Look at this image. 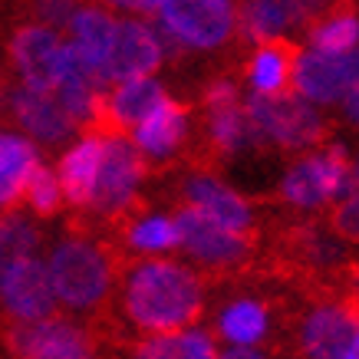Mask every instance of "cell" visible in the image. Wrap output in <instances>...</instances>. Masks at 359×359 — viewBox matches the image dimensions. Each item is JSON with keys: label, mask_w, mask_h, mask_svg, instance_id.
<instances>
[{"label": "cell", "mask_w": 359, "mask_h": 359, "mask_svg": "<svg viewBox=\"0 0 359 359\" xmlns=\"http://www.w3.org/2000/svg\"><path fill=\"white\" fill-rule=\"evenodd\" d=\"M211 280L198 267L155 254H122L116 313L132 337L182 333L208 310Z\"/></svg>", "instance_id": "cell-1"}, {"label": "cell", "mask_w": 359, "mask_h": 359, "mask_svg": "<svg viewBox=\"0 0 359 359\" xmlns=\"http://www.w3.org/2000/svg\"><path fill=\"white\" fill-rule=\"evenodd\" d=\"M122 254L126 250L116 248L106 234L66 228V238L50 250L46 261L60 304L73 316L93 323L102 337H132L116 313Z\"/></svg>", "instance_id": "cell-2"}, {"label": "cell", "mask_w": 359, "mask_h": 359, "mask_svg": "<svg viewBox=\"0 0 359 359\" xmlns=\"http://www.w3.org/2000/svg\"><path fill=\"white\" fill-rule=\"evenodd\" d=\"M182 250L195 261L211 287L244 280L261 264V231H234L191 205H175Z\"/></svg>", "instance_id": "cell-3"}, {"label": "cell", "mask_w": 359, "mask_h": 359, "mask_svg": "<svg viewBox=\"0 0 359 359\" xmlns=\"http://www.w3.org/2000/svg\"><path fill=\"white\" fill-rule=\"evenodd\" d=\"M359 339V323L339 300H313L290 290L280 349L290 359H346Z\"/></svg>", "instance_id": "cell-4"}, {"label": "cell", "mask_w": 359, "mask_h": 359, "mask_svg": "<svg viewBox=\"0 0 359 359\" xmlns=\"http://www.w3.org/2000/svg\"><path fill=\"white\" fill-rule=\"evenodd\" d=\"M248 112L254 119L261 149L273 145L283 152H310V149H323L337 132V122L310 106V99L300 93H287V96L250 93Z\"/></svg>", "instance_id": "cell-5"}, {"label": "cell", "mask_w": 359, "mask_h": 359, "mask_svg": "<svg viewBox=\"0 0 359 359\" xmlns=\"http://www.w3.org/2000/svg\"><path fill=\"white\" fill-rule=\"evenodd\" d=\"M102 168H99V182L93 191V201L83 211H73L66 228L69 231H93L96 234L109 218H116L132 198L139 195V185L149 178V162L135 139L126 135H112L102 139Z\"/></svg>", "instance_id": "cell-6"}, {"label": "cell", "mask_w": 359, "mask_h": 359, "mask_svg": "<svg viewBox=\"0 0 359 359\" xmlns=\"http://www.w3.org/2000/svg\"><path fill=\"white\" fill-rule=\"evenodd\" d=\"M353 182H356V168L349 162V152L339 142H330L323 149L304 155L283 175L271 205L290 208V211H323L339 195H346Z\"/></svg>", "instance_id": "cell-7"}, {"label": "cell", "mask_w": 359, "mask_h": 359, "mask_svg": "<svg viewBox=\"0 0 359 359\" xmlns=\"http://www.w3.org/2000/svg\"><path fill=\"white\" fill-rule=\"evenodd\" d=\"M4 119L7 129L27 132L46 152H63V145H69L79 132L56 93L33 89L13 76H7L4 83Z\"/></svg>", "instance_id": "cell-8"}, {"label": "cell", "mask_w": 359, "mask_h": 359, "mask_svg": "<svg viewBox=\"0 0 359 359\" xmlns=\"http://www.w3.org/2000/svg\"><path fill=\"white\" fill-rule=\"evenodd\" d=\"M63 33L33 20H13L7 36V76L20 79L33 89L56 93L63 66Z\"/></svg>", "instance_id": "cell-9"}, {"label": "cell", "mask_w": 359, "mask_h": 359, "mask_svg": "<svg viewBox=\"0 0 359 359\" xmlns=\"http://www.w3.org/2000/svg\"><path fill=\"white\" fill-rule=\"evenodd\" d=\"M188 50H224L241 33L238 0H165L158 11Z\"/></svg>", "instance_id": "cell-10"}, {"label": "cell", "mask_w": 359, "mask_h": 359, "mask_svg": "<svg viewBox=\"0 0 359 359\" xmlns=\"http://www.w3.org/2000/svg\"><path fill=\"white\" fill-rule=\"evenodd\" d=\"M60 297H56L50 264L36 254L4 261V320H53L60 316Z\"/></svg>", "instance_id": "cell-11"}, {"label": "cell", "mask_w": 359, "mask_h": 359, "mask_svg": "<svg viewBox=\"0 0 359 359\" xmlns=\"http://www.w3.org/2000/svg\"><path fill=\"white\" fill-rule=\"evenodd\" d=\"M191 122H195V102L165 96L155 106V112L132 135L142 155H145V162H149V172L158 175V178L175 172L178 155L191 139Z\"/></svg>", "instance_id": "cell-12"}, {"label": "cell", "mask_w": 359, "mask_h": 359, "mask_svg": "<svg viewBox=\"0 0 359 359\" xmlns=\"http://www.w3.org/2000/svg\"><path fill=\"white\" fill-rule=\"evenodd\" d=\"M175 205H191L234 231H261L254 201L215 178V172H185L175 185Z\"/></svg>", "instance_id": "cell-13"}, {"label": "cell", "mask_w": 359, "mask_h": 359, "mask_svg": "<svg viewBox=\"0 0 359 359\" xmlns=\"http://www.w3.org/2000/svg\"><path fill=\"white\" fill-rule=\"evenodd\" d=\"M356 83H359V50L327 53V50L313 46V50L300 53L294 86L310 102H320V106L343 102Z\"/></svg>", "instance_id": "cell-14"}, {"label": "cell", "mask_w": 359, "mask_h": 359, "mask_svg": "<svg viewBox=\"0 0 359 359\" xmlns=\"http://www.w3.org/2000/svg\"><path fill=\"white\" fill-rule=\"evenodd\" d=\"M116 30H119V20L109 13L106 4H83L76 13V20L66 33V40L76 46L79 60L86 66L89 79L99 93H109V56H112V43H116Z\"/></svg>", "instance_id": "cell-15"}, {"label": "cell", "mask_w": 359, "mask_h": 359, "mask_svg": "<svg viewBox=\"0 0 359 359\" xmlns=\"http://www.w3.org/2000/svg\"><path fill=\"white\" fill-rule=\"evenodd\" d=\"M165 63V46L158 40L152 23L145 20H119L116 43L109 56V83H126V79L152 76L155 69Z\"/></svg>", "instance_id": "cell-16"}, {"label": "cell", "mask_w": 359, "mask_h": 359, "mask_svg": "<svg viewBox=\"0 0 359 359\" xmlns=\"http://www.w3.org/2000/svg\"><path fill=\"white\" fill-rule=\"evenodd\" d=\"M297 63H300V46L287 36H271V40L254 43L250 56L244 60V79L254 93L287 96V93H297Z\"/></svg>", "instance_id": "cell-17"}, {"label": "cell", "mask_w": 359, "mask_h": 359, "mask_svg": "<svg viewBox=\"0 0 359 359\" xmlns=\"http://www.w3.org/2000/svg\"><path fill=\"white\" fill-rule=\"evenodd\" d=\"M102 139L99 135H83V139L66 149L60 155V182H63V191H66V205L73 211H83L89 208L93 201V191H96V182H99V168H102Z\"/></svg>", "instance_id": "cell-18"}, {"label": "cell", "mask_w": 359, "mask_h": 359, "mask_svg": "<svg viewBox=\"0 0 359 359\" xmlns=\"http://www.w3.org/2000/svg\"><path fill=\"white\" fill-rule=\"evenodd\" d=\"M0 152H4V162H0L4 165V182H0L4 211H17V208H23L27 185L40 165V152H36V142L30 135L23 139L17 129H7L0 135Z\"/></svg>", "instance_id": "cell-19"}, {"label": "cell", "mask_w": 359, "mask_h": 359, "mask_svg": "<svg viewBox=\"0 0 359 359\" xmlns=\"http://www.w3.org/2000/svg\"><path fill=\"white\" fill-rule=\"evenodd\" d=\"M306 36H310V43L316 50H327V53H349V50H356V43H359L356 7H346V11H337V13H330V17H323Z\"/></svg>", "instance_id": "cell-20"}, {"label": "cell", "mask_w": 359, "mask_h": 359, "mask_svg": "<svg viewBox=\"0 0 359 359\" xmlns=\"http://www.w3.org/2000/svg\"><path fill=\"white\" fill-rule=\"evenodd\" d=\"M66 191L63 182H60V172L46 168V165H36L30 185H27V195H23V208L36 215V218H56L63 211Z\"/></svg>", "instance_id": "cell-21"}, {"label": "cell", "mask_w": 359, "mask_h": 359, "mask_svg": "<svg viewBox=\"0 0 359 359\" xmlns=\"http://www.w3.org/2000/svg\"><path fill=\"white\" fill-rule=\"evenodd\" d=\"M79 7L83 0H13V20H33L60 33H69Z\"/></svg>", "instance_id": "cell-22"}, {"label": "cell", "mask_w": 359, "mask_h": 359, "mask_svg": "<svg viewBox=\"0 0 359 359\" xmlns=\"http://www.w3.org/2000/svg\"><path fill=\"white\" fill-rule=\"evenodd\" d=\"M36 215H27L23 208L4 211V261L30 257L43 244V231L36 228Z\"/></svg>", "instance_id": "cell-23"}, {"label": "cell", "mask_w": 359, "mask_h": 359, "mask_svg": "<svg viewBox=\"0 0 359 359\" xmlns=\"http://www.w3.org/2000/svg\"><path fill=\"white\" fill-rule=\"evenodd\" d=\"M323 218L343 241L359 244V178L349 185L346 195H339L330 208H323Z\"/></svg>", "instance_id": "cell-24"}, {"label": "cell", "mask_w": 359, "mask_h": 359, "mask_svg": "<svg viewBox=\"0 0 359 359\" xmlns=\"http://www.w3.org/2000/svg\"><path fill=\"white\" fill-rule=\"evenodd\" d=\"M215 330H188L178 337L182 343V359H221L215 349Z\"/></svg>", "instance_id": "cell-25"}, {"label": "cell", "mask_w": 359, "mask_h": 359, "mask_svg": "<svg viewBox=\"0 0 359 359\" xmlns=\"http://www.w3.org/2000/svg\"><path fill=\"white\" fill-rule=\"evenodd\" d=\"M109 11H126V13H142V17H158L165 0H99Z\"/></svg>", "instance_id": "cell-26"}, {"label": "cell", "mask_w": 359, "mask_h": 359, "mask_svg": "<svg viewBox=\"0 0 359 359\" xmlns=\"http://www.w3.org/2000/svg\"><path fill=\"white\" fill-rule=\"evenodd\" d=\"M343 109H346V119L353 122V126H359V83L349 89V96L343 99Z\"/></svg>", "instance_id": "cell-27"}, {"label": "cell", "mask_w": 359, "mask_h": 359, "mask_svg": "<svg viewBox=\"0 0 359 359\" xmlns=\"http://www.w3.org/2000/svg\"><path fill=\"white\" fill-rule=\"evenodd\" d=\"M356 178H359V162H356Z\"/></svg>", "instance_id": "cell-28"}]
</instances>
